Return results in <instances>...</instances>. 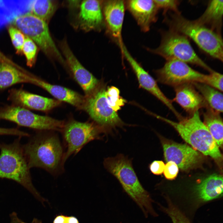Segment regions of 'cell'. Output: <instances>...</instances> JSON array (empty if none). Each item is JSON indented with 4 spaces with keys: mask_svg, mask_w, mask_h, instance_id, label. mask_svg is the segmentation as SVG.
Returning <instances> with one entry per match:
<instances>
[{
    "mask_svg": "<svg viewBox=\"0 0 223 223\" xmlns=\"http://www.w3.org/2000/svg\"><path fill=\"white\" fill-rule=\"evenodd\" d=\"M156 73L160 82L174 87L187 83H203L206 76L193 69L187 63L176 59L166 60Z\"/></svg>",
    "mask_w": 223,
    "mask_h": 223,
    "instance_id": "10",
    "label": "cell"
},
{
    "mask_svg": "<svg viewBox=\"0 0 223 223\" xmlns=\"http://www.w3.org/2000/svg\"><path fill=\"white\" fill-rule=\"evenodd\" d=\"M54 2L50 0H31V12L46 22L56 9V5Z\"/></svg>",
    "mask_w": 223,
    "mask_h": 223,
    "instance_id": "27",
    "label": "cell"
},
{
    "mask_svg": "<svg viewBox=\"0 0 223 223\" xmlns=\"http://www.w3.org/2000/svg\"><path fill=\"white\" fill-rule=\"evenodd\" d=\"M31 223H41V222L37 219L34 218Z\"/></svg>",
    "mask_w": 223,
    "mask_h": 223,
    "instance_id": "41",
    "label": "cell"
},
{
    "mask_svg": "<svg viewBox=\"0 0 223 223\" xmlns=\"http://www.w3.org/2000/svg\"><path fill=\"white\" fill-rule=\"evenodd\" d=\"M125 5L141 30L144 32L148 31L152 24L156 21L159 9L154 0H127Z\"/></svg>",
    "mask_w": 223,
    "mask_h": 223,
    "instance_id": "16",
    "label": "cell"
},
{
    "mask_svg": "<svg viewBox=\"0 0 223 223\" xmlns=\"http://www.w3.org/2000/svg\"><path fill=\"white\" fill-rule=\"evenodd\" d=\"M192 83L203 97L208 107L220 113L223 112V97L221 91L204 83Z\"/></svg>",
    "mask_w": 223,
    "mask_h": 223,
    "instance_id": "25",
    "label": "cell"
},
{
    "mask_svg": "<svg viewBox=\"0 0 223 223\" xmlns=\"http://www.w3.org/2000/svg\"><path fill=\"white\" fill-rule=\"evenodd\" d=\"M60 47L75 79L84 91L86 97L94 90L98 84L97 79L80 62L66 42L63 41Z\"/></svg>",
    "mask_w": 223,
    "mask_h": 223,
    "instance_id": "15",
    "label": "cell"
},
{
    "mask_svg": "<svg viewBox=\"0 0 223 223\" xmlns=\"http://www.w3.org/2000/svg\"><path fill=\"white\" fill-rule=\"evenodd\" d=\"M223 11V0L210 1L205 11L194 21L221 36Z\"/></svg>",
    "mask_w": 223,
    "mask_h": 223,
    "instance_id": "22",
    "label": "cell"
},
{
    "mask_svg": "<svg viewBox=\"0 0 223 223\" xmlns=\"http://www.w3.org/2000/svg\"><path fill=\"white\" fill-rule=\"evenodd\" d=\"M11 23L33 41L47 56L65 62L51 37L46 22L28 12L16 16Z\"/></svg>",
    "mask_w": 223,
    "mask_h": 223,
    "instance_id": "7",
    "label": "cell"
},
{
    "mask_svg": "<svg viewBox=\"0 0 223 223\" xmlns=\"http://www.w3.org/2000/svg\"><path fill=\"white\" fill-rule=\"evenodd\" d=\"M164 156L167 162L175 163L183 170L192 168L201 160L199 153L186 144L177 143L160 137Z\"/></svg>",
    "mask_w": 223,
    "mask_h": 223,
    "instance_id": "12",
    "label": "cell"
},
{
    "mask_svg": "<svg viewBox=\"0 0 223 223\" xmlns=\"http://www.w3.org/2000/svg\"><path fill=\"white\" fill-rule=\"evenodd\" d=\"M83 109L94 121L100 125L115 126L121 123L116 112L108 103L106 90L104 89L94 91L86 97Z\"/></svg>",
    "mask_w": 223,
    "mask_h": 223,
    "instance_id": "11",
    "label": "cell"
},
{
    "mask_svg": "<svg viewBox=\"0 0 223 223\" xmlns=\"http://www.w3.org/2000/svg\"><path fill=\"white\" fill-rule=\"evenodd\" d=\"M158 8L164 10V13L169 10L174 12V13L180 14L178 10L179 1L176 0H154Z\"/></svg>",
    "mask_w": 223,
    "mask_h": 223,
    "instance_id": "33",
    "label": "cell"
},
{
    "mask_svg": "<svg viewBox=\"0 0 223 223\" xmlns=\"http://www.w3.org/2000/svg\"><path fill=\"white\" fill-rule=\"evenodd\" d=\"M173 127L182 138L195 149L212 158L221 167L222 156L219 147L200 119L199 111L178 122L155 115Z\"/></svg>",
    "mask_w": 223,
    "mask_h": 223,
    "instance_id": "3",
    "label": "cell"
},
{
    "mask_svg": "<svg viewBox=\"0 0 223 223\" xmlns=\"http://www.w3.org/2000/svg\"><path fill=\"white\" fill-rule=\"evenodd\" d=\"M66 216L63 215L57 216L54 219L53 223H65Z\"/></svg>",
    "mask_w": 223,
    "mask_h": 223,
    "instance_id": "38",
    "label": "cell"
},
{
    "mask_svg": "<svg viewBox=\"0 0 223 223\" xmlns=\"http://www.w3.org/2000/svg\"><path fill=\"white\" fill-rule=\"evenodd\" d=\"M12 43L18 54H22V47L25 39L24 34L16 28L12 26L8 28Z\"/></svg>",
    "mask_w": 223,
    "mask_h": 223,
    "instance_id": "30",
    "label": "cell"
},
{
    "mask_svg": "<svg viewBox=\"0 0 223 223\" xmlns=\"http://www.w3.org/2000/svg\"><path fill=\"white\" fill-rule=\"evenodd\" d=\"M125 1H103L102 11L107 33L120 47L124 43L122 31L124 20Z\"/></svg>",
    "mask_w": 223,
    "mask_h": 223,
    "instance_id": "14",
    "label": "cell"
},
{
    "mask_svg": "<svg viewBox=\"0 0 223 223\" xmlns=\"http://www.w3.org/2000/svg\"><path fill=\"white\" fill-rule=\"evenodd\" d=\"M13 135L18 137H29L28 133L16 128H6L0 127V135Z\"/></svg>",
    "mask_w": 223,
    "mask_h": 223,
    "instance_id": "35",
    "label": "cell"
},
{
    "mask_svg": "<svg viewBox=\"0 0 223 223\" xmlns=\"http://www.w3.org/2000/svg\"><path fill=\"white\" fill-rule=\"evenodd\" d=\"M119 90L114 86L109 88L106 91L108 103L111 107L115 112L120 109L125 102V100L119 95Z\"/></svg>",
    "mask_w": 223,
    "mask_h": 223,
    "instance_id": "29",
    "label": "cell"
},
{
    "mask_svg": "<svg viewBox=\"0 0 223 223\" xmlns=\"http://www.w3.org/2000/svg\"><path fill=\"white\" fill-rule=\"evenodd\" d=\"M0 62H6L13 64V63L0 51Z\"/></svg>",
    "mask_w": 223,
    "mask_h": 223,
    "instance_id": "40",
    "label": "cell"
},
{
    "mask_svg": "<svg viewBox=\"0 0 223 223\" xmlns=\"http://www.w3.org/2000/svg\"><path fill=\"white\" fill-rule=\"evenodd\" d=\"M203 113V123L217 146L219 148L223 146V120L220 113L208 107Z\"/></svg>",
    "mask_w": 223,
    "mask_h": 223,
    "instance_id": "24",
    "label": "cell"
},
{
    "mask_svg": "<svg viewBox=\"0 0 223 223\" xmlns=\"http://www.w3.org/2000/svg\"><path fill=\"white\" fill-rule=\"evenodd\" d=\"M62 131L67 148L63 158V166L69 157L77 153L85 144L97 139L99 133V129L94 124L75 120L65 123Z\"/></svg>",
    "mask_w": 223,
    "mask_h": 223,
    "instance_id": "9",
    "label": "cell"
},
{
    "mask_svg": "<svg viewBox=\"0 0 223 223\" xmlns=\"http://www.w3.org/2000/svg\"><path fill=\"white\" fill-rule=\"evenodd\" d=\"M10 223H26L18 217L17 213L15 212L10 214Z\"/></svg>",
    "mask_w": 223,
    "mask_h": 223,
    "instance_id": "37",
    "label": "cell"
},
{
    "mask_svg": "<svg viewBox=\"0 0 223 223\" xmlns=\"http://www.w3.org/2000/svg\"><path fill=\"white\" fill-rule=\"evenodd\" d=\"M174 89V100L190 115L200 108L208 107L203 97L193 83L183 84L175 87Z\"/></svg>",
    "mask_w": 223,
    "mask_h": 223,
    "instance_id": "19",
    "label": "cell"
},
{
    "mask_svg": "<svg viewBox=\"0 0 223 223\" xmlns=\"http://www.w3.org/2000/svg\"><path fill=\"white\" fill-rule=\"evenodd\" d=\"M105 168L118 179L126 193L139 206L146 217L156 216L153 200L141 184L131 161L122 154L104 160Z\"/></svg>",
    "mask_w": 223,
    "mask_h": 223,
    "instance_id": "2",
    "label": "cell"
},
{
    "mask_svg": "<svg viewBox=\"0 0 223 223\" xmlns=\"http://www.w3.org/2000/svg\"><path fill=\"white\" fill-rule=\"evenodd\" d=\"M22 148L30 169L41 168L53 175H57L63 169L64 153L57 134L51 132L38 133Z\"/></svg>",
    "mask_w": 223,
    "mask_h": 223,
    "instance_id": "1",
    "label": "cell"
},
{
    "mask_svg": "<svg viewBox=\"0 0 223 223\" xmlns=\"http://www.w3.org/2000/svg\"><path fill=\"white\" fill-rule=\"evenodd\" d=\"M170 29L191 38L202 50L213 58L223 61V41L221 36L210 29L174 13L166 18Z\"/></svg>",
    "mask_w": 223,
    "mask_h": 223,
    "instance_id": "5",
    "label": "cell"
},
{
    "mask_svg": "<svg viewBox=\"0 0 223 223\" xmlns=\"http://www.w3.org/2000/svg\"><path fill=\"white\" fill-rule=\"evenodd\" d=\"M65 223H79L77 219L74 216H66Z\"/></svg>",
    "mask_w": 223,
    "mask_h": 223,
    "instance_id": "39",
    "label": "cell"
},
{
    "mask_svg": "<svg viewBox=\"0 0 223 223\" xmlns=\"http://www.w3.org/2000/svg\"><path fill=\"white\" fill-rule=\"evenodd\" d=\"M31 77L20 72L13 65L6 62H0V90L14 84L30 82Z\"/></svg>",
    "mask_w": 223,
    "mask_h": 223,
    "instance_id": "23",
    "label": "cell"
},
{
    "mask_svg": "<svg viewBox=\"0 0 223 223\" xmlns=\"http://www.w3.org/2000/svg\"><path fill=\"white\" fill-rule=\"evenodd\" d=\"M103 1L86 0L81 2L79 14L81 27L86 30L100 31L105 27Z\"/></svg>",
    "mask_w": 223,
    "mask_h": 223,
    "instance_id": "18",
    "label": "cell"
},
{
    "mask_svg": "<svg viewBox=\"0 0 223 223\" xmlns=\"http://www.w3.org/2000/svg\"><path fill=\"white\" fill-rule=\"evenodd\" d=\"M37 50V45L34 42L25 36L22 52L26 57L27 65L30 67H32L35 63Z\"/></svg>",
    "mask_w": 223,
    "mask_h": 223,
    "instance_id": "28",
    "label": "cell"
},
{
    "mask_svg": "<svg viewBox=\"0 0 223 223\" xmlns=\"http://www.w3.org/2000/svg\"><path fill=\"white\" fill-rule=\"evenodd\" d=\"M18 137L11 143H0V178L13 180L41 202L45 200L33 185L28 162Z\"/></svg>",
    "mask_w": 223,
    "mask_h": 223,
    "instance_id": "4",
    "label": "cell"
},
{
    "mask_svg": "<svg viewBox=\"0 0 223 223\" xmlns=\"http://www.w3.org/2000/svg\"><path fill=\"white\" fill-rule=\"evenodd\" d=\"M222 193V176L214 174L195 186L193 196L198 202L203 203L221 197Z\"/></svg>",
    "mask_w": 223,
    "mask_h": 223,
    "instance_id": "21",
    "label": "cell"
},
{
    "mask_svg": "<svg viewBox=\"0 0 223 223\" xmlns=\"http://www.w3.org/2000/svg\"><path fill=\"white\" fill-rule=\"evenodd\" d=\"M223 75L214 71L206 75L204 84L221 91H223Z\"/></svg>",
    "mask_w": 223,
    "mask_h": 223,
    "instance_id": "32",
    "label": "cell"
},
{
    "mask_svg": "<svg viewBox=\"0 0 223 223\" xmlns=\"http://www.w3.org/2000/svg\"><path fill=\"white\" fill-rule=\"evenodd\" d=\"M120 49L122 55L129 63L136 74L141 86L153 94L167 107L178 120L182 119L183 116L174 107L172 101L164 94L155 79L133 58L124 44Z\"/></svg>",
    "mask_w": 223,
    "mask_h": 223,
    "instance_id": "13",
    "label": "cell"
},
{
    "mask_svg": "<svg viewBox=\"0 0 223 223\" xmlns=\"http://www.w3.org/2000/svg\"><path fill=\"white\" fill-rule=\"evenodd\" d=\"M0 119L18 125L40 130L62 131L64 122L50 117L38 115L24 107L7 106L0 109Z\"/></svg>",
    "mask_w": 223,
    "mask_h": 223,
    "instance_id": "8",
    "label": "cell"
},
{
    "mask_svg": "<svg viewBox=\"0 0 223 223\" xmlns=\"http://www.w3.org/2000/svg\"><path fill=\"white\" fill-rule=\"evenodd\" d=\"M179 172V168L174 162L170 161L167 162L164 171V174L167 179L172 180L177 177Z\"/></svg>",
    "mask_w": 223,
    "mask_h": 223,
    "instance_id": "34",
    "label": "cell"
},
{
    "mask_svg": "<svg viewBox=\"0 0 223 223\" xmlns=\"http://www.w3.org/2000/svg\"><path fill=\"white\" fill-rule=\"evenodd\" d=\"M165 165L162 161L155 160L150 164L149 168L152 173L156 175H160L163 173Z\"/></svg>",
    "mask_w": 223,
    "mask_h": 223,
    "instance_id": "36",
    "label": "cell"
},
{
    "mask_svg": "<svg viewBox=\"0 0 223 223\" xmlns=\"http://www.w3.org/2000/svg\"><path fill=\"white\" fill-rule=\"evenodd\" d=\"M31 83L41 87L59 101L84 108L85 98L76 92L63 86L50 84L34 77L32 76Z\"/></svg>",
    "mask_w": 223,
    "mask_h": 223,
    "instance_id": "20",
    "label": "cell"
},
{
    "mask_svg": "<svg viewBox=\"0 0 223 223\" xmlns=\"http://www.w3.org/2000/svg\"><path fill=\"white\" fill-rule=\"evenodd\" d=\"M9 99L15 105L25 108L47 111L60 104L59 100L33 94L21 89L11 90Z\"/></svg>",
    "mask_w": 223,
    "mask_h": 223,
    "instance_id": "17",
    "label": "cell"
},
{
    "mask_svg": "<svg viewBox=\"0 0 223 223\" xmlns=\"http://www.w3.org/2000/svg\"><path fill=\"white\" fill-rule=\"evenodd\" d=\"M164 210L173 223H190L183 214L172 203H169Z\"/></svg>",
    "mask_w": 223,
    "mask_h": 223,
    "instance_id": "31",
    "label": "cell"
},
{
    "mask_svg": "<svg viewBox=\"0 0 223 223\" xmlns=\"http://www.w3.org/2000/svg\"><path fill=\"white\" fill-rule=\"evenodd\" d=\"M26 11L24 1L0 0V28Z\"/></svg>",
    "mask_w": 223,
    "mask_h": 223,
    "instance_id": "26",
    "label": "cell"
},
{
    "mask_svg": "<svg viewBox=\"0 0 223 223\" xmlns=\"http://www.w3.org/2000/svg\"><path fill=\"white\" fill-rule=\"evenodd\" d=\"M187 37L170 29L162 33L161 42L158 47L147 50L166 60L176 59L199 66L210 73L214 71L196 53Z\"/></svg>",
    "mask_w": 223,
    "mask_h": 223,
    "instance_id": "6",
    "label": "cell"
}]
</instances>
